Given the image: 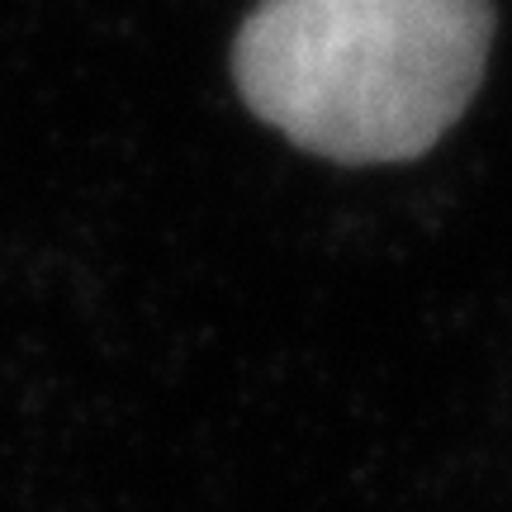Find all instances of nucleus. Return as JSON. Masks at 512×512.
Segmentation results:
<instances>
[{
    "instance_id": "f257e3e1",
    "label": "nucleus",
    "mask_w": 512,
    "mask_h": 512,
    "mask_svg": "<svg viewBox=\"0 0 512 512\" xmlns=\"http://www.w3.org/2000/svg\"><path fill=\"white\" fill-rule=\"evenodd\" d=\"M494 0H261L233 38L242 105L323 162H413L470 110Z\"/></svg>"
}]
</instances>
